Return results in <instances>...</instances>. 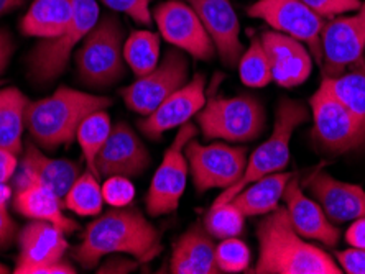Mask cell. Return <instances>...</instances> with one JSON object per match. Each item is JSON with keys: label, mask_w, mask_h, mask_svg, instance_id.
Returning <instances> with one entry per match:
<instances>
[{"label": "cell", "mask_w": 365, "mask_h": 274, "mask_svg": "<svg viewBox=\"0 0 365 274\" xmlns=\"http://www.w3.org/2000/svg\"><path fill=\"white\" fill-rule=\"evenodd\" d=\"M160 232L135 207H112L88 225L73 258L84 270H93L102 258L122 253L148 263L162 253Z\"/></svg>", "instance_id": "cell-1"}, {"label": "cell", "mask_w": 365, "mask_h": 274, "mask_svg": "<svg viewBox=\"0 0 365 274\" xmlns=\"http://www.w3.org/2000/svg\"><path fill=\"white\" fill-rule=\"evenodd\" d=\"M259 260L255 274H341V266L292 227L288 212L278 207L257 227Z\"/></svg>", "instance_id": "cell-2"}, {"label": "cell", "mask_w": 365, "mask_h": 274, "mask_svg": "<svg viewBox=\"0 0 365 274\" xmlns=\"http://www.w3.org/2000/svg\"><path fill=\"white\" fill-rule=\"evenodd\" d=\"M110 105L112 100L104 95L60 88L50 98L30 102L26 128L38 147L55 152L76 139L78 128L86 117Z\"/></svg>", "instance_id": "cell-3"}, {"label": "cell", "mask_w": 365, "mask_h": 274, "mask_svg": "<svg viewBox=\"0 0 365 274\" xmlns=\"http://www.w3.org/2000/svg\"><path fill=\"white\" fill-rule=\"evenodd\" d=\"M308 118L309 112L303 104L292 99H282L277 107L275 125H273L272 135L252 153V157L247 161V168L242 177L235 184L224 189L212 206L229 202L230 199L237 196L240 191L245 189L254 181L268 174L280 173L282 169L287 168L293 133L297 130V127L308 122Z\"/></svg>", "instance_id": "cell-4"}, {"label": "cell", "mask_w": 365, "mask_h": 274, "mask_svg": "<svg viewBox=\"0 0 365 274\" xmlns=\"http://www.w3.org/2000/svg\"><path fill=\"white\" fill-rule=\"evenodd\" d=\"M123 26L115 15L107 14L84 36L76 53L81 83L94 89H107L125 76Z\"/></svg>", "instance_id": "cell-5"}, {"label": "cell", "mask_w": 365, "mask_h": 274, "mask_svg": "<svg viewBox=\"0 0 365 274\" xmlns=\"http://www.w3.org/2000/svg\"><path fill=\"white\" fill-rule=\"evenodd\" d=\"M197 125L206 138L232 143L254 142L265 128V109L252 95H217L206 100L197 112Z\"/></svg>", "instance_id": "cell-6"}, {"label": "cell", "mask_w": 365, "mask_h": 274, "mask_svg": "<svg viewBox=\"0 0 365 274\" xmlns=\"http://www.w3.org/2000/svg\"><path fill=\"white\" fill-rule=\"evenodd\" d=\"M99 20L96 0H73V19L63 35L43 40L35 46L29 58L30 76L35 83L48 84L61 76L66 69L74 48L94 28Z\"/></svg>", "instance_id": "cell-7"}, {"label": "cell", "mask_w": 365, "mask_h": 274, "mask_svg": "<svg viewBox=\"0 0 365 274\" xmlns=\"http://www.w3.org/2000/svg\"><path fill=\"white\" fill-rule=\"evenodd\" d=\"M313 137L327 153L344 154L365 144V123L321 83L309 100Z\"/></svg>", "instance_id": "cell-8"}, {"label": "cell", "mask_w": 365, "mask_h": 274, "mask_svg": "<svg viewBox=\"0 0 365 274\" xmlns=\"http://www.w3.org/2000/svg\"><path fill=\"white\" fill-rule=\"evenodd\" d=\"M247 15L265 21L278 33L302 41L309 48L314 61L323 63L321 36L326 20L311 10L303 0H257L247 9Z\"/></svg>", "instance_id": "cell-9"}, {"label": "cell", "mask_w": 365, "mask_h": 274, "mask_svg": "<svg viewBox=\"0 0 365 274\" xmlns=\"http://www.w3.org/2000/svg\"><path fill=\"white\" fill-rule=\"evenodd\" d=\"M196 127L192 123H185L180 127L173 143L166 148L162 163H160L157 173L153 174L152 184L148 187V194L145 197L147 212L152 217L166 216L178 209L186 189L187 171H190L185 147L191 138L196 137Z\"/></svg>", "instance_id": "cell-10"}, {"label": "cell", "mask_w": 365, "mask_h": 274, "mask_svg": "<svg viewBox=\"0 0 365 274\" xmlns=\"http://www.w3.org/2000/svg\"><path fill=\"white\" fill-rule=\"evenodd\" d=\"M192 182L197 192L227 189L235 184L247 168V149L222 143L201 144L191 138L185 147Z\"/></svg>", "instance_id": "cell-11"}, {"label": "cell", "mask_w": 365, "mask_h": 274, "mask_svg": "<svg viewBox=\"0 0 365 274\" xmlns=\"http://www.w3.org/2000/svg\"><path fill=\"white\" fill-rule=\"evenodd\" d=\"M190 76V63L180 48L170 50L158 66L135 83L123 88L120 95L127 109L147 117L157 110L171 94L181 89Z\"/></svg>", "instance_id": "cell-12"}, {"label": "cell", "mask_w": 365, "mask_h": 274, "mask_svg": "<svg viewBox=\"0 0 365 274\" xmlns=\"http://www.w3.org/2000/svg\"><path fill=\"white\" fill-rule=\"evenodd\" d=\"M323 74L334 76L352 66L365 51V0L352 15H339L327 20L321 36Z\"/></svg>", "instance_id": "cell-13"}, {"label": "cell", "mask_w": 365, "mask_h": 274, "mask_svg": "<svg viewBox=\"0 0 365 274\" xmlns=\"http://www.w3.org/2000/svg\"><path fill=\"white\" fill-rule=\"evenodd\" d=\"M160 33L163 38L195 59L211 61L216 55V46L197 19L195 10L186 2L168 0L160 4L153 12Z\"/></svg>", "instance_id": "cell-14"}, {"label": "cell", "mask_w": 365, "mask_h": 274, "mask_svg": "<svg viewBox=\"0 0 365 274\" xmlns=\"http://www.w3.org/2000/svg\"><path fill=\"white\" fill-rule=\"evenodd\" d=\"M150 161L148 149L137 133L125 123H117L96 157L94 174L137 177L148 169Z\"/></svg>", "instance_id": "cell-15"}, {"label": "cell", "mask_w": 365, "mask_h": 274, "mask_svg": "<svg viewBox=\"0 0 365 274\" xmlns=\"http://www.w3.org/2000/svg\"><path fill=\"white\" fill-rule=\"evenodd\" d=\"M14 207L20 216L30 220L55 223L66 235L79 228L73 218L64 216V204L56 192L41 182L31 171L20 166L19 174L15 176Z\"/></svg>", "instance_id": "cell-16"}, {"label": "cell", "mask_w": 365, "mask_h": 274, "mask_svg": "<svg viewBox=\"0 0 365 274\" xmlns=\"http://www.w3.org/2000/svg\"><path fill=\"white\" fill-rule=\"evenodd\" d=\"M195 10L211 36L219 58L227 68L239 64L244 55L240 41V23L230 0H185Z\"/></svg>", "instance_id": "cell-17"}, {"label": "cell", "mask_w": 365, "mask_h": 274, "mask_svg": "<svg viewBox=\"0 0 365 274\" xmlns=\"http://www.w3.org/2000/svg\"><path fill=\"white\" fill-rule=\"evenodd\" d=\"M204 89H206V78L202 74H196L181 89L171 94L157 110L138 122L143 135L150 139H160L166 132L190 122V118L197 115V112L206 104Z\"/></svg>", "instance_id": "cell-18"}, {"label": "cell", "mask_w": 365, "mask_h": 274, "mask_svg": "<svg viewBox=\"0 0 365 274\" xmlns=\"http://www.w3.org/2000/svg\"><path fill=\"white\" fill-rule=\"evenodd\" d=\"M64 233L55 223L31 220L19 233L20 253L15 274H36L41 268L61 261L68 251Z\"/></svg>", "instance_id": "cell-19"}, {"label": "cell", "mask_w": 365, "mask_h": 274, "mask_svg": "<svg viewBox=\"0 0 365 274\" xmlns=\"http://www.w3.org/2000/svg\"><path fill=\"white\" fill-rule=\"evenodd\" d=\"M306 187L334 225L365 217V191L361 186L342 182L326 171H318L306 179Z\"/></svg>", "instance_id": "cell-20"}, {"label": "cell", "mask_w": 365, "mask_h": 274, "mask_svg": "<svg viewBox=\"0 0 365 274\" xmlns=\"http://www.w3.org/2000/svg\"><path fill=\"white\" fill-rule=\"evenodd\" d=\"M284 209L292 227L303 238L319 241L327 246H336L341 238L339 228L326 217V214L318 202L311 201L302 191L297 179H289L283 192Z\"/></svg>", "instance_id": "cell-21"}, {"label": "cell", "mask_w": 365, "mask_h": 274, "mask_svg": "<svg viewBox=\"0 0 365 274\" xmlns=\"http://www.w3.org/2000/svg\"><path fill=\"white\" fill-rule=\"evenodd\" d=\"M260 41L270 59L273 79L278 85L294 88L309 78L313 59L302 41L275 30L265 31Z\"/></svg>", "instance_id": "cell-22"}, {"label": "cell", "mask_w": 365, "mask_h": 274, "mask_svg": "<svg viewBox=\"0 0 365 274\" xmlns=\"http://www.w3.org/2000/svg\"><path fill=\"white\" fill-rule=\"evenodd\" d=\"M173 274H217L216 245L204 225L195 223L182 233L173 246L170 261Z\"/></svg>", "instance_id": "cell-23"}, {"label": "cell", "mask_w": 365, "mask_h": 274, "mask_svg": "<svg viewBox=\"0 0 365 274\" xmlns=\"http://www.w3.org/2000/svg\"><path fill=\"white\" fill-rule=\"evenodd\" d=\"M73 0H34L20 21L21 33L34 38L51 40L69 28Z\"/></svg>", "instance_id": "cell-24"}, {"label": "cell", "mask_w": 365, "mask_h": 274, "mask_svg": "<svg viewBox=\"0 0 365 274\" xmlns=\"http://www.w3.org/2000/svg\"><path fill=\"white\" fill-rule=\"evenodd\" d=\"M19 166L31 171L41 182L51 187L61 201L68 194V191L71 189L74 181L81 176V168H79L78 163L69 159H55L46 157L34 143H26L24 158H21Z\"/></svg>", "instance_id": "cell-25"}, {"label": "cell", "mask_w": 365, "mask_h": 274, "mask_svg": "<svg viewBox=\"0 0 365 274\" xmlns=\"http://www.w3.org/2000/svg\"><path fill=\"white\" fill-rule=\"evenodd\" d=\"M292 174L273 173L260 177L230 199V202L244 214L245 217L267 216L278 209V204L283 199L284 187L292 179Z\"/></svg>", "instance_id": "cell-26"}, {"label": "cell", "mask_w": 365, "mask_h": 274, "mask_svg": "<svg viewBox=\"0 0 365 274\" xmlns=\"http://www.w3.org/2000/svg\"><path fill=\"white\" fill-rule=\"evenodd\" d=\"M30 100L17 88L0 89V148L24 153V130Z\"/></svg>", "instance_id": "cell-27"}, {"label": "cell", "mask_w": 365, "mask_h": 274, "mask_svg": "<svg viewBox=\"0 0 365 274\" xmlns=\"http://www.w3.org/2000/svg\"><path fill=\"white\" fill-rule=\"evenodd\" d=\"M323 83L354 115L365 123V55L342 73L323 78Z\"/></svg>", "instance_id": "cell-28"}, {"label": "cell", "mask_w": 365, "mask_h": 274, "mask_svg": "<svg viewBox=\"0 0 365 274\" xmlns=\"http://www.w3.org/2000/svg\"><path fill=\"white\" fill-rule=\"evenodd\" d=\"M123 59L137 78L153 71L160 63V36L148 30L132 31L123 43Z\"/></svg>", "instance_id": "cell-29"}, {"label": "cell", "mask_w": 365, "mask_h": 274, "mask_svg": "<svg viewBox=\"0 0 365 274\" xmlns=\"http://www.w3.org/2000/svg\"><path fill=\"white\" fill-rule=\"evenodd\" d=\"M64 209L76 214L79 217H94L102 212V186L99 184L98 176L88 169L86 173L74 181L71 189L63 199Z\"/></svg>", "instance_id": "cell-30"}, {"label": "cell", "mask_w": 365, "mask_h": 274, "mask_svg": "<svg viewBox=\"0 0 365 274\" xmlns=\"http://www.w3.org/2000/svg\"><path fill=\"white\" fill-rule=\"evenodd\" d=\"M112 130L110 117L104 110H98L94 114L88 115L83 120L81 125L78 128L76 139L81 147L83 157L86 164H88V169L94 173V163L96 157L101 152V148L104 147L106 139L109 138Z\"/></svg>", "instance_id": "cell-31"}, {"label": "cell", "mask_w": 365, "mask_h": 274, "mask_svg": "<svg viewBox=\"0 0 365 274\" xmlns=\"http://www.w3.org/2000/svg\"><path fill=\"white\" fill-rule=\"evenodd\" d=\"M240 79L249 88H265L273 80L272 64L260 38L250 43L239 61Z\"/></svg>", "instance_id": "cell-32"}, {"label": "cell", "mask_w": 365, "mask_h": 274, "mask_svg": "<svg viewBox=\"0 0 365 274\" xmlns=\"http://www.w3.org/2000/svg\"><path fill=\"white\" fill-rule=\"evenodd\" d=\"M245 216L234 206L232 202H224L212 206L204 217V228L212 238L224 240L239 236L244 230Z\"/></svg>", "instance_id": "cell-33"}, {"label": "cell", "mask_w": 365, "mask_h": 274, "mask_svg": "<svg viewBox=\"0 0 365 274\" xmlns=\"http://www.w3.org/2000/svg\"><path fill=\"white\" fill-rule=\"evenodd\" d=\"M216 265L221 273L247 271L250 265V248L237 236L224 238L216 245Z\"/></svg>", "instance_id": "cell-34"}, {"label": "cell", "mask_w": 365, "mask_h": 274, "mask_svg": "<svg viewBox=\"0 0 365 274\" xmlns=\"http://www.w3.org/2000/svg\"><path fill=\"white\" fill-rule=\"evenodd\" d=\"M102 197L110 207H127L135 199V186L132 184L130 177L110 176L106 177L102 184Z\"/></svg>", "instance_id": "cell-35"}, {"label": "cell", "mask_w": 365, "mask_h": 274, "mask_svg": "<svg viewBox=\"0 0 365 274\" xmlns=\"http://www.w3.org/2000/svg\"><path fill=\"white\" fill-rule=\"evenodd\" d=\"M101 2L114 12L125 14L137 23L145 26L152 23V12H150L152 0H101Z\"/></svg>", "instance_id": "cell-36"}, {"label": "cell", "mask_w": 365, "mask_h": 274, "mask_svg": "<svg viewBox=\"0 0 365 274\" xmlns=\"http://www.w3.org/2000/svg\"><path fill=\"white\" fill-rule=\"evenodd\" d=\"M311 10H314L324 20H332L339 15L351 14L361 7L362 0H303Z\"/></svg>", "instance_id": "cell-37"}, {"label": "cell", "mask_w": 365, "mask_h": 274, "mask_svg": "<svg viewBox=\"0 0 365 274\" xmlns=\"http://www.w3.org/2000/svg\"><path fill=\"white\" fill-rule=\"evenodd\" d=\"M342 273L365 274V248H349L336 255Z\"/></svg>", "instance_id": "cell-38"}, {"label": "cell", "mask_w": 365, "mask_h": 274, "mask_svg": "<svg viewBox=\"0 0 365 274\" xmlns=\"http://www.w3.org/2000/svg\"><path fill=\"white\" fill-rule=\"evenodd\" d=\"M19 228L15 220L10 217L5 204H0V250H7L17 238Z\"/></svg>", "instance_id": "cell-39"}, {"label": "cell", "mask_w": 365, "mask_h": 274, "mask_svg": "<svg viewBox=\"0 0 365 274\" xmlns=\"http://www.w3.org/2000/svg\"><path fill=\"white\" fill-rule=\"evenodd\" d=\"M110 258L109 260H106L102 265L99 266L98 273L99 274H107V273H119V274H125V273H132L135 271L138 265V263L135 258L133 260H130V258L123 256L122 253H115V255H109Z\"/></svg>", "instance_id": "cell-40"}, {"label": "cell", "mask_w": 365, "mask_h": 274, "mask_svg": "<svg viewBox=\"0 0 365 274\" xmlns=\"http://www.w3.org/2000/svg\"><path fill=\"white\" fill-rule=\"evenodd\" d=\"M19 169L17 154L0 148V182H9Z\"/></svg>", "instance_id": "cell-41"}, {"label": "cell", "mask_w": 365, "mask_h": 274, "mask_svg": "<svg viewBox=\"0 0 365 274\" xmlns=\"http://www.w3.org/2000/svg\"><path fill=\"white\" fill-rule=\"evenodd\" d=\"M346 241L354 248H365V217L352 220L346 232Z\"/></svg>", "instance_id": "cell-42"}, {"label": "cell", "mask_w": 365, "mask_h": 274, "mask_svg": "<svg viewBox=\"0 0 365 274\" xmlns=\"http://www.w3.org/2000/svg\"><path fill=\"white\" fill-rule=\"evenodd\" d=\"M14 53V41L7 30H0V74L9 66L10 56Z\"/></svg>", "instance_id": "cell-43"}, {"label": "cell", "mask_w": 365, "mask_h": 274, "mask_svg": "<svg viewBox=\"0 0 365 274\" xmlns=\"http://www.w3.org/2000/svg\"><path fill=\"white\" fill-rule=\"evenodd\" d=\"M21 4H24V0H0V17L12 12V10L20 7Z\"/></svg>", "instance_id": "cell-44"}, {"label": "cell", "mask_w": 365, "mask_h": 274, "mask_svg": "<svg viewBox=\"0 0 365 274\" xmlns=\"http://www.w3.org/2000/svg\"><path fill=\"white\" fill-rule=\"evenodd\" d=\"M12 189L7 186V182H0V204H7L12 199Z\"/></svg>", "instance_id": "cell-45"}, {"label": "cell", "mask_w": 365, "mask_h": 274, "mask_svg": "<svg viewBox=\"0 0 365 274\" xmlns=\"http://www.w3.org/2000/svg\"><path fill=\"white\" fill-rule=\"evenodd\" d=\"M7 273H10V270L7 266H4L2 263H0V274H7Z\"/></svg>", "instance_id": "cell-46"}, {"label": "cell", "mask_w": 365, "mask_h": 274, "mask_svg": "<svg viewBox=\"0 0 365 274\" xmlns=\"http://www.w3.org/2000/svg\"><path fill=\"white\" fill-rule=\"evenodd\" d=\"M2 84H4V83H0V85H2Z\"/></svg>", "instance_id": "cell-47"}]
</instances>
